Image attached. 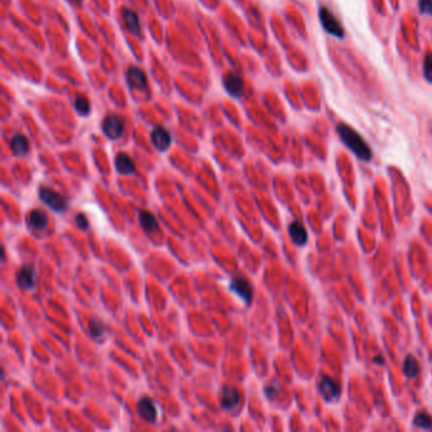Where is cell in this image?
<instances>
[{"instance_id":"obj_10","label":"cell","mask_w":432,"mask_h":432,"mask_svg":"<svg viewBox=\"0 0 432 432\" xmlns=\"http://www.w3.org/2000/svg\"><path fill=\"white\" fill-rule=\"evenodd\" d=\"M127 82L129 86L137 90H145L147 88V77L144 70L137 66H131L127 71Z\"/></svg>"},{"instance_id":"obj_3","label":"cell","mask_w":432,"mask_h":432,"mask_svg":"<svg viewBox=\"0 0 432 432\" xmlns=\"http://www.w3.org/2000/svg\"><path fill=\"white\" fill-rule=\"evenodd\" d=\"M38 195L41 198V201L46 204L48 208H51L55 212H64L67 208V202L61 194H58L57 191L52 190V189L48 188H42L40 189Z\"/></svg>"},{"instance_id":"obj_12","label":"cell","mask_w":432,"mask_h":432,"mask_svg":"<svg viewBox=\"0 0 432 432\" xmlns=\"http://www.w3.org/2000/svg\"><path fill=\"white\" fill-rule=\"evenodd\" d=\"M231 290L236 293L242 301L246 303H250L251 298H252V288H251L250 283L244 278H233L231 280Z\"/></svg>"},{"instance_id":"obj_24","label":"cell","mask_w":432,"mask_h":432,"mask_svg":"<svg viewBox=\"0 0 432 432\" xmlns=\"http://www.w3.org/2000/svg\"><path fill=\"white\" fill-rule=\"evenodd\" d=\"M420 9L423 14H432V2L431 0H420Z\"/></svg>"},{"instance_id":"obj_8","label":"cell","mask_w":432,"mask_h":432,"mask_svg":"<svg viewBox=\"0 0 432 432\" xmlns=\"http://www.w3.org/2000/svg\"><path fill=\"white\" fill-rule=\"evenodd\" d=\"M223 85H225L226 90L231 94L232 96H241L244 94V80L241 79L240 75L236 72H228L225 77H223Z\"/></svg>"},{"instance_id":"obj_26","label":"cell","mask_w":432,"mask_h":432,"mask_svg":"<svg viewBox=\"0 0 432 432\" xmlns=\"http://www.w3.org/2000/svg\"><path fill=\"white\" fill-rule=\"evenodd\" d=\"M75 221H76V225L82 229H86L89 227L88 220H86L85 214H83V213H79V214L76 215V218H75Z\"/></svg>"},{"instance_id":"obj_17","label":"cell","mask_w":432,"mask_h":432,"mask_svg":"<svg viewBox=\"0 0 432 432\" xmlns=\"http://www.w3.org/2000/svg\"><path fill=\"white\" fill-rule=\"evenodd\" d=\"M10 148H12L13 153L17 156H24L29 151V144L28 140L23 134H14L10 141Z\"/></svg>"},{"instance_id":"obj_27","label":"cell","mask_w":432,"mask_h":432,"mask_svg":"<svg viewBox=\"0 0 432 432\" xmlns=\"http://www.w3.org/2000/svg\"><path fill=\"white\" fill-rule=\"evenodd\" d=\"M74 2H82V0H74Z\"/></svg>"},{"instance_id":"obj_20","label":"cell","mask_w":432,"mask_h":432,"mask_svg":"<svg viewBox=\"0 0 432 432\" xmlns=\"http://www.w3.org/2000/svg\"><path fill=\"white\" fill-rule=\"evenodd\" d=\"M75 109L77 110V113L82 115H88L89 112H90V103H89V99L86 98L83 94H77L76 98H75Z\"/></svg>"},{"instance_id":"obj_7","label":"cell","mask_w":432,"mask_h":432,"mask_svg":"<svg viewBox=\"0 0 432 432\" xmlns=\"http://www.w3.org/2000/svg\"><path fill=\"white\" fill-rule=\"evenodd\" d=\"M137 412L147 422H155L158 418V407H156L155 402L148 397L140 399L139 404H137Z\"/></svg>"},{"instance_id":"obj_13","label":"cell","mask_w":432,"mask_h":432,"mask_svg":"<svg viewBox=\"0 0 432 432\" xmlns=\"http://www.w3.org/2000/svg\"><path fill=\"white\" fill-rule=\"evenodd\" d=\"M122 18L127 29L132 34H134V36H140V33H141V24H140L139 15L136 14V12L128 9V8H124L122 10Z\"/></svg>"},{"instance_id":"obj_25","label":"cell","mask_w":432,"mask_h":432,"mask_svg":"<svg viewBox=\"0 0 432 432\" xmlns=\"http://www.w3.org/2000/svg\"><path fill=\"white\" fill-rule=\"evenodd\" d=\"M278 385H277V383H271V384H269L268 387L265 388V393H266V397H268V398H270V399H272V398H275V396H277L278 394Z\"/></svg>"},{"instance_id":"obj_5","label":"cell","mask_w":432,"mask_h":432,"mask_svg":"<svg viewBox=\"0 0 432 432\" xmlns=\"http://www.w3.org/2000/svg\"><path fill=\"white\" fill-rule=\"evenodd\" d=\"M318 389L327 402H335L340 396V385L327 375L321 377L318 382Z\"/></svg>"},{"instance_id":"obj_2","label":"cell","mask_w":432,"mask_h":432,"mask_svg":"<svg viewBox=\"0 0 432 432\" xmlns=\"http://www.w3.org/2000/svg\"><path fill=\"white\" fill-rule=\"evenodd\" d=\"M318 15H320V21H321V23H322L323 29H325L327 33L331 34V36L336 37V38H344V36H345L344 27H342V24L340 23L339 19H337L336 15H335L333 13L328 9V8L321 7Z\"/></svg>"},{"instance_id":"obj_18","label":"cell","mask_w":432,"mask_h":432,"mask_svg":"<svg viewBox=\"0 0 432 432\" xmlns=\"http://www.w3.org/2000/svg\"><path fill=\"white\" fill-rule=\"evenodd\" d=\"M140 223L146 232H156L159 229V223L155 215L146 210L140 212Z\"/></svg>"},{"instance_id":"obj_14","label":"cell","mask_w":432,"mask_h":432,"mask_svg":"<svg viewBox=\"0 0 432 432\" xmlns=\"http://www.w3.org/2000/svg\"><path fill=\"white\" fill-rule=\"evenodd\" d=\"M289 236H290L291 241L297 245V246H304L308 240V234H307L306 228L302 223L299 222H291L289 225Z\"/></svg>"},{"instance_id":"obj_22","label":"cell","mask_w":432,"mask_h":432,"mask_svg":"<svg viewBox=\"0 0 432 432\" xmlns=\"http://www.w3.org/2000/svg\"><path fill=\"white\" fill-rule=\"evenodd\" d=\"M89 331H90V335L94 339H98V337H101L104 333L103 323L96 320H91L89 322Z\"/></svg>"},{"instance_id":"obj_9","label":"cell","mask_w":432,"mask_h":432,"mask_svg":"<svg viewBox=\"0 0 432 432\" xmlns=\"http://www.w3.org/2000/svg\"><path fill=\"white\" fill-rule=\"evenodd\" d=\"M240 402V394L236 388L231 385H225L221 390V406L226 411H232L237 407Z\"/></svg>"},{"instance_id":"obj_1","label":"cell","mask_w":432,"mask_h":432,"mask_svg":"<svg viewBox=\"0 0 432 432\" xmlns=\"http://www.w3.org/2000/svg\"><path fill=\"white\" fill-rule=\"evenodd\" d=\"M337 133H339L340 139L344 142L346 147H349L356 158H359L363 161H370L371 160V150L365 140L358 133L354 128L345 123L337 124Z\"/></svg>"},{"instance_id":"obj_19","label":"cell","mask_w":432,"mask_h":432,"mask_svg":"<svg viewBox=\"0 0 432 432\" xmlns=\"http://www.w3.org/2000/svg\"><path fill=\"white\" fill-rule=\"evenodd\" d=\"M403 371L407 378L417 377L418 371H420V366H418V363L416 361V359L413 358V356H408V358L406 359L403 365Z\"/></svg>"},{"instance_id":"obj_15","label":"cell","mask_w":432,"mask_h":432,"mask_svg":"<svg viewBox=\"0 0 432 432\" xmlns=\"http://www.w3.org/2000/svg\"><path fill=\"white\" fill-rule=\"evenodd\" d=\"M27 223H28V226L31 227V228L42 231V229H45L48 225V218L45 212L34 209L32 210V212H29L28 217H27Z\"/></svg>"},{"instance_id":"obj_21","label":"cell","mask_w":432,"mask_h":432,"mask_svg":"<svg viewBox=\"0 0 432 432\" xmlns=\"http://www.w3.org/2000/svg\"><path fill=\"white\" fill-rule=\"evenodd\" d=\"M413 423H415V426L423 428V430H430L432 427V418L427 413H418L413 420Z\"/></svg>"},{"instance_id":"obj_6","label":"cell","mask_w":432,"mask_h":432,"mask_svg":"<svg viewBox=\"0 0 432 432\" xmlns=\"http://www.w3.org/2000/svg\"><path fill=\"white\" fill-rule=\"evenodd\" d=\"M37 282V274L34 269L29 265H24L18 270L17 272V284L18 287L24 290H31L34 288Z\"/></svg>"},{"instance_id":"obj_4","label":"cell","mask_w":432,"mask_h":432,"mask_svg":"<svg viewBox=\"0 0 432 432\" xmlns=\"http://www.w3.org/2000/svg\"><path fill=\"white\" fill-rule=\"evenodd\" d=\"M102 128L105 136L110 140H118L122 137L124 132V122L122 118L117 114H110L104 118L102 123Z\"/></svg>"},{"instance_id":"obj_11","label":"cell","mask_w":432,"mask_h":432,"mask_svg":"<svg viewBox=\"0 0 432 432\" xmlns=\"http://www.w3.org/2000/svg\"><path fill=\"white\" fill-rule=\"evenodd\" d=\"M151 141L159 151H166L171 145V136L164 127H156L151 132Z\"/></svg>"},{"instance_id":"obj_16","label":"cell","mask_w":432,"mask_h":432,"mask_svg":"<svg viewBox=\"0 0 432 432\" xmlns=\"http://www.w3.org/2000/svg\"><path fill=\"white\" fill-rule=\"evenodd\" d=\"M115 169L120 174L129 175L134 172V163L127 153H118L115 158Z\"/></svg>"},{"instance_id":"obj_23","label":"cell","mask_w":432,"mask_h":432,"mask_svg":"<svg viewBox=\"0 0 432 432\" xmlns=\"http://www.w3.org/2000/svg\"><path fill=\"white\" fill-rule=\"evenodd\" d=\"M423 75L425 79L432 84V53H427L423 61Z\"/></svg>"}]
</instances>
